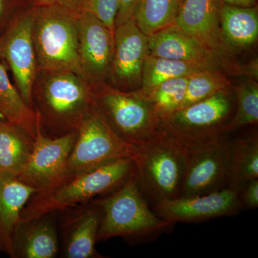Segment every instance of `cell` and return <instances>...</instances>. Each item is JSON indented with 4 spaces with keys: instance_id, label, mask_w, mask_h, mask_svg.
<instances>
[{
    "instance_id": "5",
    "label": "cell",
    "mask_w": 258,
    "mask_h": 258,
    "mask_svg": "<svg viewBox=\"0 0 258 258\" xmlns=\"http://www.w3.org/2000/svg\"><path fill=\"white\" fill-rule=\"evenodd\" d=\"M96 204L101 210L98 240L152 235L174 224L149 209L141 192L136 171L118 189Z\"/></svg>"
},
{
    "instance_id": "9",
    "label": "cell",
    "mask_w": 258,
    "mask_h": 258,
    "mask_svg": "<svg viewBox=\"0 0 258 258\" xmlns=\"http://www.w3.org/2000/svg\"><path fill=\"white\" fill-rule=\"evenodd\" d=\"M227 134L185 147L180 197L198 196L229 188L230 147Z\"/></svg>"
},
{
    "instance_id": "23",
    "label": "cell",
    "mask_w": 258,
    "mask_h": 258,
    "mask_svg": "<svg viewBox=\"0 0 258 258\" xmlns=\"http://www.w3.org/2000/svg\"><path fill=\"white\" fill-rule=\"evenodd\" d=\"M230 179L229 188L239 193L247 181L258 179L257 132L230 140Z\"/></svg>"
},
{
    "instance_id": "34",
    "label": "cell",
    "mask_w": 258,
    "mask_h": 258,
    "mask_svg": "<svg viewBox=\"0 0 258 258\" xmlns=\"http://www.w3.org/2000/svg\"><path fill=\"white\" fill-rule=\"evenodd\" d=\"M223 3L236 6L252 7L255 6L256 0H221Z\"/></svg>"
},
{
    "instance_id": "10",
    "label": "cell",
    "mask_w": 258,
    "mask_h": 258,
    "mask_svg": "<svg viewBox=\"0 0 258 258\" xmlns=\"http://www.w3.org/2000/svg\"><path fill=\"white\" fill-rule=\"evenodd\" d=\"M32 6L24 7L10 20L0 38V57L11 70L15 86L24 101L33 108L32 92L37 66L32 38Z\"/></svg>"
},
{
    "instance_id": "3",
    "label": "cell",
    "mask_w": 258,
    "mask_h": 258,
    "mask_svg": "<svg viewBox=\"0 0 258 258\" xmlns=\"http://www.w3.org/2000/svg\"><path fill=\"white\" fill-rule=\"evenodd\" d=\"M32 38L37 72L69 70L85 78L78 51V14L58 3L32 6Z\"/></svg>"
},
{
    "instance_id": "4",
    "label": "cell",
    "mask_w": 258,
    "mask_h": 258,
    "mask_svg": "<svg viewBox=\"0 0 258 258\" xmlns=\"http://www.w3.org/2000/svg\"><path fill=\"white\" fill-rule=\"evenodd\" d=\"M92 86L93 106L127 143L139 147L166 134L154 107L139 90L121 91L108 83Z\"/></svg>"
},
{
    "instance_id": "6",
    "label": "cell",
    "mask_w": 258,
    "mask_h": 258,
    "mask_svg": "<svg viewBox=\"0 0 258 258\" xmlns=\"http://www.w3.org/2000/svg\"><path fill=\"white\" fill-rule=\"evenodd\" d=\"M139 188L156 203L179 198L186 150L167 134L135 147L133 157Z\"/></svg>"
},
{
    "instance_id": "29",
    "label": "cell",
    "mask_w": 258,
    "mask_h": 258,
    "mask_svg": "<svg viewBox=\"0 0 258 258\" xmlns=\"http://www.w3.org/2000/svg\"><path fill=\"white\" fill-rule=\"evenodd\" d=\"M120 0H87L86 10L115 32Z\"/></svg>"
},
{
    "instance_id": "14",
    "label": "cell",
    "mask_w": 258,
    "mask_h": 258,
    "mask_svg": "<svg viewBox=\"0 0 258 258\" xmlns=\"http://www.w3.org/2000/svg\"><path fill=\"white\" fill-rule=\"evenodd\" d=\"M148 47L150 55L192 62L225 73L242 74V66L233 64L228 57L210 50L176 25L148 36Z\"/></svg>"
},
{
    "instance_id": "18",
    "label": "cell",
    "mask_w": 258,
    "mask_h": 258,
    "mask_svg": "<svg viewBox=\"0 0 258 258\" xmlns=\"http://www.w3.org/2000/svg\"><path fill=\"white\" fill-rule=\"evenodd\" d=\"M37 191L17 178L0 176V250L11 256L12 240L20 215Z\"/></svg>"
},
{
    "instance_id": "15",
    "label": "cell",
    "mask_w": 258,
    "mask_h": 258,
    "mask_svg": "<svg viewBox=\"0 0 258 258\" xmlns=\"http://www.w3.org/2000/svg\"><path fill=\"white\" fill-rule=\"evenodd\" d=\"M238 193L230 188L215 192L170 200L156 203V215L166 221L199 222L236 215L242 209Z\"/></svg>"
},
{
    "instance_id": "33",
    "label": "cell",
    "mask_w": 258,
    "mask_h": 258,
    "mask_svg": "<svg viewBox=\"0 0 258 258\" xmlns=\"http://www.w3.org/2000/svg\"><path fill=\"white\" fill-rule=\"evenodd\" d=\"M57 3L79 14L86 10L87 0H56Z\"/></svg>"
},
{
    "instance_id": "17",
    "label": "cell",
    "mask_w": 258,
    "mask_h": 258,
    "mask_svg": "<svg viewBox=\"0 0 258 258\" xmlns=\"http://www.w3.org/2000/svg\"><path fill=\"white\" fill-rule=\"evenodd\" d=\"M58 252V240L53 219L49 215L19 222L12 240L11 257L53 258Z\"/></svg>"
},
{
    "instance_id": "19",
    "label": "cell",
    "mask_w": 258,
    "mask_h": 258,
    "mask_svg": "<svg viewBox=\"0 0 258 258\" xmlns=\"http://www.w3.org/2000/svg\"><path fill=\"white\" fill-rule=\"evenodd\" d=\"M220 21L224 40L232 52L250 47L257 41V7L236 6L221 1Z\"/></svg>"
},
{
    "instance_id": "7",
    "label": "cell",
    "mask_w": 258,
    "mask_h": 258,
    "mask_svg": "<svg viewBox=\"0 0 258 258\" xmlns=\"http://www.w3.org/2000/svg\"><path fill=\"white\" fill-rule=\"evenodd\" d=\"M234 96L232 88L225 90L179 108L161 120L163 128L184 147L224 135L233 110Z\"/></svg>"
},
{
    "instance_id": "27",
    "label": "cell",
    "mask_w": 258,
    "mask_h": 258,
    "mask_svg": "<svg viewBox=\"0 0 258 258\" xmlns=\"http://www.w3.org/2000/svg\"><path fill=\"white\" fill-rule=\"evenodd\" d=\"M232 86L225 73L220 70L206 69L195 73L189 76L186 95L179 108L203 101L220 91L232 89Z\"/></svg>"
},
{
    "instance_id": "12",
    "label": "cell",
    "mask_w": 258,
    "mask_h": 258,
    "mask_svg": "<svg viewBox=\"0 0 258 258\" xmlns=\"http://www.w3.org/2000/svg\"><path fill=\"white\" fill-rule=\"evenodd\" d=\"M148 55V36L134 19L118 25L115 30L114 50L107 83L121 91L139 90Z\"/></svg>"
},
{
    "instance_id": "28",
    "label": "cell",
    "mask_w": 258,
    "mask_h": 258,
    "mask_svg": "<svg viewBox=\"0 0 258 258\" xmlns=\"http://www.w3.org/2000/svg\"><path fill=\"white\" fill-rule=\"evenodd\" d=\"M189 76L168 80L144 95L161 120L179 109L186 95Z\"/></svg>"
},
{
    "instance_id": "32",
    "label": "cell",
    "mask_w": 258,
    "mask_h": 258,
    "mask_svg": "<svg viewBox=\"0 0 258 258\" xmlns=\"http://www.w3.org/2000/svg\"><path fill=\"white\" fill-rule=\"evenodd\" d=\"M140 0H120L119 8L115 20V28L133 18Z\"/></svg>"
},
{
    "instance_id": "35",
    "label": "cell",
    "mask_w": 258,
    "mask_h": 258,
    "mask_svg": "<svg viewBox=\"0 0 258 258\" xmlns=\"http://www.w3.org/2000/svg\"><path fill=\"white\" fill-rule=\"evenodd\" d=\"M29 4L37 6V5H50L57 3L56 0H25Z\"/></svg>"
},
{
    "instance_id": "2",
    "label": "cell",
    "mask_w": 258,
    "mask_h": 258,
    "mask_svg": "<svg viewBox=\"0 0 258 258\" xmlns=\"http://www.w3.org/2000/svg\"><path fill=\"white\" fill-rule=\"evenodd\" d=\"M135 171L133 159L127 157L73 176L56 187L35 193L23 208L20 221H30L113 192Z\"/></svg>"
},
{
    "instance_id": "24",
    "label": "cell",
    "mask_w": 258,
    "mask_h": 258,
    "mask_svg": "<svg viewBox=\"0 0 258 258\" xmlns=\"http://www.w3.org/2000/svg\"><path fill=\"white\" fill-rule=\"evenodd\" d=\"M184 0H140L133 18L147 36L175 25Z\"/></svg>"
},
{
    "instance_id": "8",
    "label": "cell",
    "mask_w": 258,
    "mask_h": 258,
    "mask_svg": "<svg viewBox=\"0 0 258 258\" xmlns=\"http://www.w3.org/2000/svg\"><path fill=\"white\" fill-rule=\"evenodd\" d=\"M135 147L117 135L95 106L88 111L77 130L68 160L71 177L112 161L133 157Z\"/></svg>"
},
{
    "instance_id": "30",
    "label": "cell",
    "mask_w": 258,
    "mask_h": 258,
    "mask_svg": "<svg viewBox=\"0 0 258 258\" xmlns=\"http://www.w3.org/2000/svg\"><path fill=\"white\" fill-rule=\"evenodd\" d=\"M242 208L256 209L258 206V179L247 181L238 193Z\"/></svg>"
},
{
    "instance_id": "25",
    "label": "cell",
    "mask_w": 258,
    "mask_h": 258,
    "mask_svg": "<svg viewBox=\"0 0 258 258\" xmlns=\"http://www.w3.org/2000/svg\"><path fill=\"white\" fill-rule=\"evenodd\" d=\"M206 69H210L192 62L149 55L144 62L142 85L139 90L141 93L146 94L168 80L189 76Z\"/></svg>"
},
{
    "instance_id": "11",
    "label": "cell",
    "mask_w": 258,
    "mask_h": 258,
    "mask_svg": "<svg viewBox=\"0 0 258 258\" xmlns=\"http://www.w3.org/2000/svg\"><path fill=\"white\" fill-rule=\"evenodd\" d=\"M76 136L77 131L60 137H47L42 133L40 125L28 164L17 179L37 192L52 189L71 179L68 160Z\"/></svg>"
},
{
    "instance_id": "20",
    "label": "cell",
    "mask_w": 258,
    "mask_h": 258,
    "mask_svg": "<svg viewBox=\"0 0 258 258\" xmlns=\"http://www.w3.org/2000/svg\"><path fill=\"white\" fill-rule=\"evenodd\" d=\"M98 208L84 209L70 220L64 243V257H100L95 249L101 220V210L98 205Z\"/></svg>"
},
{
    "instance_id": "13",
    "label": "cell",
    "mask_w": 258,
    "mask_h": 258,
    "mask_svg": "<svg viewBox=\"0 0 258 258\" xmlns=\"http://www.w3.org/2000/svg\"><path fill=\"white\" fill-rule=\"evenodd\" d=\"M80 66L92 86L108 82L113 50L114 32L87 10L78 14Z\"/></svg>"
},
{
    "instance_id": "22",
    "label": "cell",
    "mask_w": 258,
    "mask_h": 258,
    "mask_svg": "<svg viewBox=\"0 0 258 258\" xmlns=\"http://www.w3.org/2000/svg\"><path fill=\"white\" fill-rule=\"evenodd\" d=\"M0 115L7 121L25 131L32 139L41 125L38 113L24 101L13 86L4 66L0 63Z\"/></svg>"
},
{
    "instance_id": "21",
    "label": "cell",
    "mask_w": 258,
    "mask_h": 258,
    "mask_svg": "<svg viewBox=\"0 0 258 258\" xmlns=\"http://www.w3.org/2000/svg\"><path fill=\"white\" fill-rule=\"evenodd\" d=\"M34 139L18 125L0 122V176L18 178L28 164Z\"/></svg>"
},
{
    "instance_id": "1",
    "label": "cell",
    "mask_w": 258,
    "mask_h": 258,
    "mask_svg": "<svg viewBox=\"0 0 258 258\" xmlns=\"http://www.w3.org/2000/svg\"><path fill=\"white\" fill-rule=\"evenodd\" d=\"M32 101L42 130L47 129L48 137H60L79 129L93 106V86L69 70L39 71Z\"/></svg>"
},
{
    "instance_id": "26",
    "label": "cell",
    "mask_w": 258,
    "mask_h": 258,
    "mask_svg": "<svg viewBox=\"0 0 258 258\" xmlns=\"http://www.w3.org/2000/svg\"><path fill=\"white\" fill-rule=\"evenodd\" d=\"M236 101L235 113L224 128L227 134L247 125H257L258 122V84L254 79L247 80L232 86Z\"/></svg>"
},
{
    "instance_id": "36",
    "label": "cell",
    "mask_w": 258,
    "mask_h": 258,
    "mask_svg": "<svg viewBox=\"0 0 258 258\" xmlns=\"http://www.w3.org/2000/svg\"><path fill=\"white\" fill-rule=\"evenodd\" d=\"M3 120H5L4 118L0 115V122L3 121Z\"/></svg>"
},
{
    "instance_id": "16",
    "label": "cell",
    "mask_w": 258,
    "mask_h": 258,
    "mask_svg": "<svg viewBox=\"0 0 258 258\" xmlns=\"http://www.w3.org/2000/svg\"><path fill=\"white\" fill-rule=\"evenodd\" d=\"M221 0H184L175 25L219 55L232 57L220 21Z\"/></svg>"
},
{
    "instance_id": "31",
    "label": "cell",
    "mask_w": 258,
    "mask_h": 258,
    "mask_svg": "<svg viewBox=\"0 0 258 258\" xmlns=\"http://www.w3.org/2000/svg\"><path fill=\"white\" fill-rule=\"evenodd\" d=\"M29 5L25 0H0V24L6 17L13 18L19 10Z\"/></svg>"
}]
</instances>
